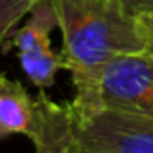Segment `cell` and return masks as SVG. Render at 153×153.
Wrapping results in <instances>:
<instances>
[{
	"label": "cell",
	"mask_w": 153,
	"mask_h": 153,
	"mask_svg": "<svg viewBox=\"0 0 153 153\" xmlns=\"http://www.w3.org/2000/svg\"><path fill=\"white\" fill-rule=\"evenodd\" d=\"M62 33V54L72 74L78 120L101 111L99 85L103 70L120 54L147 51V37L138 18L114 0H51Z\"/></svg>",
	"instance_id": "cell-1"
},
{
	"label": "cell",
	"mask_w": 153,
	"mask_h": 153,
	"mask_svg": "<svg viewBox=\"0 0 153 153\" xmlns=\"http://www.w3.org/2000/svg\"><path fill=\"white\" fill-rule=\"evenodd\" d=\"M74 120L72 103H54L45 89L33 99L23 83L0 74V140L23 134L35 153H68Z\"/></svg>",
	"instance_id": "cell-2"
},
{
	"label": "cell",
	"mask_w": 153,
	"mask_h": 153,
	"mask_svg": "<svg viewBox=\"0 0 153 153\" xmlns=\"http://www.w3.org/2000/svg\"><path fill=\"white\" fill-rule=\"evenodd\" d=\"M68 153H153V118L112 108L76 118Z\"/></svg>",
	"instance_id": "cell-3"
},
{
	"label": "cell",
	"mask_w": 153,
	"mask_h": 153,
	"mask_svg": "<svg viewBox=\"0 0 153 153\" xmlns=\"http://www.w3.org/2000/svg\"><path fill=\"white\" fill-rule=\"evenodd\" d=\"M54 27H58V22L52 2L37 0L29 12V19L4 41V51H10L12 47L18 51L23 72L39 89L51 87L56 72L62 68L66 70L64 54L56 52L51 45V33Z\"/></svg>",
	"instance_id": "cell-4"
},
{
	"label": "cell",
	"mask_w": 153,
	"mask_h": 153,
	"mask_svg": "<svg viewBox=\"0 0 153 153\" xmlns=\"http://www.w3.org/2000/svg\"><path fill=\"white\" fill-rule=\"evenodd\" d=\"M101 108L153 118V54L149 51L120 54L103 70Z\"/></svg>",
	"instance_id": "cell-5"
},
{
	"label": "cell",
	"mask_w": 153,
	"mask_h": 153,
	"mask_svg": "<svg viewBox=\"0 0 153 153\" xmlns=\"http://www.w3.org/2000/svg\"><path fill=\"white\" fill-rule=\"evenodd\" d=\"M37 0H0V45L18 29L22 19L29 16Z\"/></svg>",
	"instance_id": "cell-6"
},
{
	"label": "cell",
	"mask_w": 153,
	"mask_h": 153,
	"mask_svg": "<svg viewBox=\"0 0 153 153\" xmlns=\"http://www.w3.org/2000/svg\"><path fill=\"white\" fill-rule=\"evenodd\" d=\"M114 2L132 18L153 14V0H114Z\"/></svg>",
	"instance_id": "cell-7"
},
{
	"label": "cell",
	"mask_w": 153,
	"mask_h": 153,
	"mask_svg": "<svg viewBox=\"0 0 153 153\" xmlns=\"http://www.w3.org/2000/svg\"><path fill=\"white\" fill-rule=\"evenodd\" d=\"M138 22H140V25H142L146 37H147V43L153 41V14L142 16V18H138Z\"/></svg>",
	"instance_id": "cell-8"
},
{
	"label": "cell",
	"mask_w": 153,
	"mask_h": 153,
	"mask_svg": "<svg viewBox=\"0 0 153 153\" xmlns=\"http://www.w3.org/2000/svg\"><path fill=\"white\" fill-rule=\"evenodd\" d=\"M147 51H149L151 54H153V41H149V43H147Z\"/></svg>",
	"instance_id": "cell-9"
}]
</instances>
